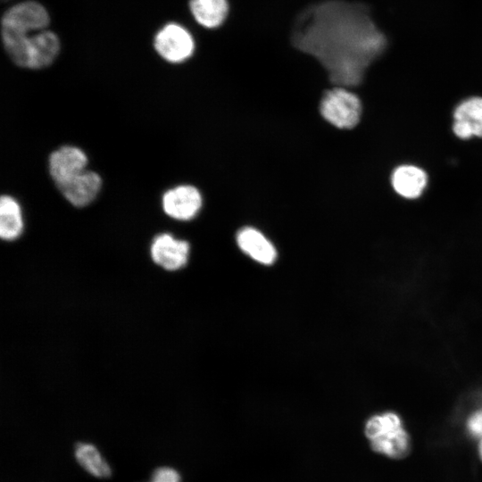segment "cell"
Returning a JSON list of instances; mask_svg holds the SVG:
<instances>
[{"instance_id":"16","label":"cell","mask_w":482,"mask_h":482,"mask_svg":"<svg viewBox=\"0 0 482 482\" xmlns=\"http://www.w3.org/2000/svg\"><path fill=\"white\" fill-rule=\"evenodd\" d=\"M74 455L79 464L91 475L97 478H107L111 475L109 465L93 445L78 443L74 448Z\"/></svg>"},{"instance_id":"12","label":"cell","mask_w":482,"mask_h":482,"mask_svg":"<svg viewBox=\"0 0 482 482\" xmlns=\"http://www.w3.org/2000/svg\"><path fill=\"white\" fill-rule=\"evenodd\" d=\"M187 9L194 21L206 30L220 29L228 21L229 0H188Z\"/></svg>"},{"instance_id":"13","label":"cell","mask_w":482,"mask_h":482,"mask_svg":"<svg viewBox=\"0 0 482 482\" xmlns=\"http://www.w3.org/2000/svg\"><path fill=\"white\" fill-rule=\"evenodd\" d=\"M239 248L254 261L270 265L277 258L273 244L257 229L244 227L237 233Z\"/></svg>"},{"instance_id":"18","label":"cell","mask_w":482,"mask_h":482,"mask_svg":"<svg viewBox=\"0 0 482 482\" xmlns=\"http://www.w3.org/2000/svg\"><path fill=\"white\" fill-rule=\"evenodd\" d=\"M178 471L170 467L157 468L152 474L149 482H179Z\"/></svg>"},{"instance_id":"10","label":"cell","mask_w":482,"mask_h":482,"mask_svg":"<svg viewBox=\"0 0 482 482\" xmlns=\"http://www.w3.org/2000/svg\"><path fill=\"white\" fill-rule=\"evenodd\" d=\"M453 118V132L457 137H482V97L472 96L461 102L454 109Z\"/></svg>"},{"instance_id":"2","label":"cell","mask_w":482,"mask_h":482,"mask_svg":"<svg viewBox=\"0 0 482 482\" xmlns=\"http://www.w3.org/2000/svg\"><path fill=\"white\" fill-rule=\"evenodd\" d=\"M51 22L47 8L36 0L11 5L1 21L2 41L5 51L21 44L29 35L47 29Z\"/></svg>"},{"instance_id":"7","label":"cell","mask_w":482,"mask_h":482,"mask_svg":"<svg viewBox=\"0 0 482 482\" xmlns=\"http://www.w3.org/2000/svg\"><path fill=\"white\" fill-rule=\"evenodd\" d=\"M162 206L169 217L178 220H189L199 213L203 206V195L193 185H178L164 192Z\"/></svg>"},{"instance_id":"19","label":"cell","mask_w":482,"mask_h":482,"mask_svg":"<svg viewBox=\"0 0 482 482\" xmlns=\"http://www.w3.org/2000/svg\"><path fill=\"white\" fill-rule=\"evenodd\" d=\"M478 453L479 459L482 461V438L478 441Z\"/></svg>"},{"instance_id":"9","label":"cell","mask_w":482,"mask_h":482,"mask_svg":"<svg viewBox=\"0 0 482 482\" xmlns=\"http://www.w3.org/2000/svg\"><path fill=\"white\" fill-rule=\"evenodd\" d=\"M153 261L167 270H177L184 267L189 254V245L172 235L162 233L156 236L151 245Z\"/></svg>"},{"instance_id":"3","label":"cell","mask_w":482,"mask_h":482,"mask_svg":"<svg viewBox=\"0 0 482 482\" xmlns=\"http://www.w3.org/2000/svg\"><path fill=\"white\" fill-rule=\"evenodd\" d=\"M371 448L388 458L402 459L411 450V437L401 417L386 411L370 417L364 428Z\"/></svg>"},{"instance_id":"8","label":"cell","mask_w":482,"mask_h":482,"mask_svg":"<svg viewBox=\"0 0 482 482\" xmlns=\"http://www.w3.org/2000/svg\"><path fill=\"white\" fill-rule=\"evenodd\" d=\"M87 162L86 153L79 147L62 145L49 156V173L58 187L86 170Z\"/></svg>"},{"instance_id":"1","label":"cell","mask_w":482,"mask_h":482,"mask_svg":"<svg viewBox=\"0 0 482 482\" xmlns=\"http://www.w3.org/2000/svg\"><path fill=\"white\" fill-rule=\"evenodd\" d=\"M290 39L318 62L335 87L359 84L386 45L370 11L345 0H320L302 10Z\"/></svg>"},{"instance_id":"6","label":"cell","mask_w":482,"mask_h":482,"mask_svg":"<svg viewBox=\"0 0 482 482\" xmlns=\"http://www.w3.org/2000/svg\"><path fill=\"white\" fill-rule=\"evenodd\" d=\"M153 46L164 61L173 64L189 60L196 48L192 32L185 25L172 21L155 32Z\"/></svg>"},{"instance_id":"5","label":"cell","mask_w":482,"mask_h":482,"mask_svg":"<svg viewBox=\"0 0 482 482\" xmlns=\"http://www.w3.org/2000/svg\"><path fill=\"white\" fill-rule=\"evenodd\" d=\"M60 49L61 42L57 34L45 29L29 35L8 56L19 67L39 70L51 65Z\"/></svg>"},{"instance_id":"17","label":"cell","mask_w":482,"mask_h":482,"mask_svg":"<svg viewBox=\"0 0 482 482\" xmlns=\"http://www.w3.org/2000/svg\"><path fill=\"white\" fill-rule=\"evenodd\" d=\"M465 432L477 442L482 438V406L471 411L465 420Z\"/></svg>"},{"instance_id":"4","label":"cell","mask_w":482,"mask_h":482,"mask_svg":"<svg viewBox=\"0 0 482 482\" xmlns=\"http://www.w3.org/2000/svg\"><path fill=\"white\" fill-rule=\"evenodd\" d=\"M321 118L338 130L353 129L361 121L362 103L360 97L343 87L325 89L319 104Z\"/></svg>"},{"instance_id":"15","label":"cell","mask_w":482,"mask_h":482,"mask_svg":"<svg viewBox=\"0 0 482 482\" xmlns=\"http://www.w3.org/2000/svg\"><path fill=\"white\" fill-rule=\"evenodd\" d=\"M22 212L18 201L3 195L0 199V236L4 240L18 238L23 230Z\"/></svg>"},{"instance_id":"14","label":"cell","mask_w":482,"mask_h":482,"mask_svg":"<svg viewBox=\"0 0 482 482\" xmlns=\"http://www.w3.org/2000/svg\"><path fill=\"white\" fill-rule=\"evenodd\" d=\"M395 192L406 199L420 197L428 185V174L421 168L403 164L395 168L391 175Z\"/></svg>"},{"instance_id":"11","label":"cell","mask_w":482,"mask_h":482,"mask_svg":"<svg viewBox=\"0 0 482 482\" xmlns=\"http://www.w3.org/2000/svg\"><path fill=\"white\" fill-rule=\"evenodd\" d=\"M102 187V179L93 170H84L58 189L64 198L75 207L90 204L98 195Z\"/></svg>"}]
</instances>
